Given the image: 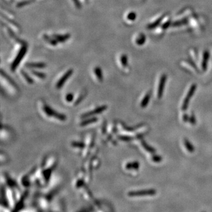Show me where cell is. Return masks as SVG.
Wrapping results in <instances>:
<instances>
[{"instance_id": "cell-1", "label": "cell", "mask_w": 212, "mask_h": 212, "mask_svg": "<svg viewBox=\"0 0 212 212\" xmlns=\"http://www.w3.org/2000/svg\"><path fill=\"white\" fill-rule=\"evenodd\" d=\"M196 84H193L192 87H190L189 91L187 93V96H186L184 100L183 101V105H182V110H186L187 109V107L189 105V103L190 100V98H192V96L194 94V92L196 91Z\"/></svg>"}, {"instance_id": "cell-2", "label": "cell", "mask_w": 212, "mask_h": 212, "mask_svg": "<svg viewBox=\"0 0 212 212\" xmlns=\"http://www.w3.org/2000/svg\"><path fill=\"white\" fill-rule=\"evenodd\" d=\"M44 111L46 113V114L48 116L54 117L56 119L62 121L66 120V116L64 115L57 113L48 106H45L44 107Z\"/></svg>"}, {"instance_id": "cell-3", "label": "cell", "mask_w": 212, "mask_h": 212, "mask_svg": "<svg viewBox=\"0 0 212 212\" xmlns=\"http://www.w3.org/2000/svg\"><path fill=\"white\" fill-rule=\"evenodd\" d=\"M167 80V76L166 74H163L162 75L160 80V82H159V87H158V91H157V97L159 98H160L162 97V95H163V90H164V86L166 84V82Z\"/></svg>"}, {"instance_id": "cell-4", "label": "cell", "mask_w": 212, "mask_h": 212, "mask_svg": "<svg viewBox=\"0 0 212 212\" xmlns=\"http://www.w3.org/2000/svg\"><path fill=\"white\" fill-rule=\"evenodd\" d=\"M107 106H102L101 107H99L96 109L95 110H93L92 111L86 113L85 114H84L83 115H82L81 117H82V118H87L88 117L96 115L97 114H100L101 112L105 111L107 109Z\"/></svg>"}, {"instance_id": "cell-5", "label": "cell", "mask_w": 212, "mask_h": 212, "mask_svg": "<svg viewBox=\"0 0 212 212\" xmlns=\"http://www.w3.org/2000/svg\"><path fill=\"white\" fill-rule=\"evenodd\" d=\"M73 73V70H70L68 71L66 74L63 76L59 80V81H58V83H57L56 87L57 88H60L61 87H62L64 85V84L65 83V82L67 81V80L70 77L71 75Z\"/></svg>"}, {"instance_id": "cell-6", "label": "cell", "mask_w": 212, "mask_h": 212, "mask_svg": "<svg viewBox=\"0 0 212 212\" xmlns=\"http://www.w3.org/2000/svg\"><path fill=\"white\" fill-rule=\"evenodd\" d=\"M25 53V48H24L21 51L20 54L17 56V57L16 58L15 60L14 61L13 64H12V70H14L16 67L18 66V64L20 63V61L23 56L24 55V54Z\"/></svg>"}, {"instance_id": "cell-7", "label": "cell", "mask_w": 212, "mask_h": 212, "mask_svg": "<svg viewBox=\"0 0 212 212\" xmlns=\"http://www.w3.org/2000/svg\"><path fill=\"white\" fill-rule=\"evenodd\" d=\"M154 191L153 190H144V191H137V192H131L129 193V195L130 196H140V195H147V194H152L154 193Z\"/></svg>"}, {"instance_id": "cell-8", "label": "cell", "mask_w": 212, "mask_h": 212, "mask_svg": "<svg viewBox=\"0 0 212 212\" xmlns=\"http://www.w3.org/2000/svg\"><path fill=\"white\" fill-rule=\"evenodd\" d=\"M209 58V54L208 51H205L203 54V63H202V67L205 70L207 67L208 60Z\"/></svg>"}, {"instance_id": "cell-9", "label": "cell", "mask_w": 212, "mask_h": 212, "mask_svg": "<svg viewBox=\"0 0 212 212\" xmlns=\"http://www.w3.org/2000/svg\"><path fill=\"white\" fill-rule=\"evenodd\" d=\"M139 167V162H130L129 163H127L126 165V168L127 169H136L137 170Z\"/></svg>"}, {"instance_id": "cell-10", "label": "cell", "mask_w": 212, "mask_h": 212, "mask_svg": "<svg viewBox=\"0 0 212 212\" xmlns=\"http://www.w3.org/2000/svg\"><path fill=\"white\" fill-rule=\"evenodd\" d=\"M150 97H151V94L150 93H147L146 94V95L144 96V97L143 98V100L141 102V107L144 108L145 107H146L149 103V102L150 101Z\"/></svg>"}, {"instance_id": "cell-11", "label": "cell", "mask_w": 212, "mask_h": 212, "mask_svg": "<svg viewBox=\"0 0 212 212\" xmlns=\"http://www.w3.org/2000/svg\"><path fill=\"white\" fill-rule=\"evenodd\" d=\"M184 146L186 147V149L188 150V152H190V153L194 152V147L192 146V144L189 142V141H188L187 140H184Z\"/></svg>"}, {"instance_id": "cell-12", "label": "cell", "mask_w": 212, "mask_h": 212, "mask_svg": "<svg viewBox=\"0 0 212 212\" xmlns=\"http://www.w3.org/2000/svg\"><path fill=\"white\" fill-rule=\"evenodd\" d=\"M97 120V119L96 118H90V119H88L86 120H84V121H83L81 123V126H87L89 124H91V123H93L94 122H96V121Z\"/></svg>"}, {"instance_id": "cell-13", "label": "cell", "mask_w": 212, "mask_h": 212, "mask_svg": "<svg viewBox=\"0 0 212 212\" xmlns=\"http://www.w3.org/2000/svg\"><path fill=\"white\" fill-rule=\"evenodd\" d=\"M162 19H163V17H160V18H159L157 20L154 21V23H153L151 24L148 25V26H147L148 29H153V28H154L155 27H156L160 23V22L162 21Z\"/></svg>"}, {"instance_id": "cell-14", "label": "cell", "mask_w": 212, "mask_h": 212, "mask_svg": "<svg viewBox=\"0 0 212 212\" xmlns=\"http://www.w3.org/2000/svg\"><path fill=\"white\" fill-rule=\"evenodd\" d=\"M145 41H146V37H145V36L143 35V34H141L138 37V38H137V40H136V43L138 45L141 46V45H143L145 43Z\"/></svg>"}, {"instance_id": "cell-15", "label": "cell", "mask_w": 212, "mask_h": 212, "mask_svg": "<svg viewBox=\"0 0 212 212\" xmlns=\"http://www.w3.org/2000/svg\"><path fill=\"white\" fill-rule=\"evenodd\" d=\"M27 65L29 67L34 68H44L46 66L44 63H29Z\"/></svg>"}, {"instance_id": "cell-16", "label": "cell", "mask_w": 212, "mask_h": 212, "mask_svg": "<svg viewBox=\"0 0 212 212\" xmlns=\"http://www.w3.org/2000/svg\"><path fill=\"white\" fill-rule=\"evenodd\" d=\"M95 73H96V75L98 79L99 80L101 81L103 80V76H102V73H101V69L98 67H97L95 68Z\"/></svg>"}, {"instance_id": "cell-17", "label": "cell", "mask_w": 212, "mask_h": 212, "mask_svg": "<svg viewBox=\"0 0 212 212\" xmlns=\"http://www.w3.org/2000/svg\"><path fill=\"white\" fill-rule=\"evenodd\" d=\"M142 146H143V147L146 150L147 152H150V153H153L155 152L153 148L149 146L147 144H146V143H144L143 141L142 142Z\"/></svg>"}, {"instance_id": "cell-18", "label": "cell", "mask_w": 212, "mask_h": 212, "mask_svg": "<svg viewBox=\"0 0 212 212\" xmlns=\"http://www.w3.org/2000/svg\"><path fill=\"white\" fill-rule=\"evenodd\" d=\"M187 23V20H183L178 21L175 22L173 24V25L174 27H178V26H180V25L185 24Z\"/></svg>"}, {"instance_id": "cell-19", "label": "cell", "mask_w": 212, "mask_h": 212, "mask_svg": "<svg viewBox=\"0 0 212 212\" xmlns=\"http://www.w3.org/2000/svg\"><path fill=\"white\" fill-rule=\"evenodd\" d=\"M72 146L73 147H78V148H83L84 147V144L81 142H73L72 143Z\"/></svg>"}, {"instance_id": "cell-20", "label": "cell", "mask_w": 212, "mask_h": 212, "mask_svg": "<svg viewBox=\"0 0 212 212\" xmlns=\"http://www.w3.org/2000/svg\"><path fill=\"white\" fill-rule=\"evenodd\" d=\"M127 18L129 20H134L136 18V13H133V12H131L129 14V15L127 16Z\"/></svg>"}, {"instance_id": "cell-21", "label": "cell", "mask_w": 212, "mask_h": 212, "mask_svg": "<svg viewBox=\"0 0 212 212\" xmlns=\"http://www.w3.org/2000/svg\"><path fill=\"white\" fill-rule=\"evenodd\" d=\"M121 61L122 64L124 66H126L127 64V57L126 56L123 55L121 56Z\"/></svg>"}, {"instance_id": "cell-22", "label": "cell", "mask_w": 212, "mask_h": 212, "mask_svg": "<svg viewBox=\"0 0 212 212\" xmlns=\"http://www.w3.org/2000/svg\"><path fill=\"white\" fill-rule=\"evenodd\" d=\"M36 76L40 77L41 78H44L46 77V75L44 73H38V72H34Z\"/></svg>"}, {"instance_id": "cell-23", "label": "cell", "mask_w": 212, "mask_h": 212, "mask_svg": "<svg viewBox=\"0 0 212 212\" xmlns=\"http://www.w3.org/2000/svg\"><path fill=\"white\" fill-rule=\"evenodd\" d=\"M73 99V95L72 94H68L66 97V100L68 102H70Z\"/></svg>"}, {"instance_id": "cell-24", "label": "cell", "mask_w": 212, "mask_h": 212, "mask_svg": "<svg viewBox=\"0 0 212 212\" xmlns=\"http://www.w3.org/2000/svg\"><path fill=\"white\" fill-rule=\"evenodd\" d=\"M189 121L190 122V123L192 124H195L196 120H195V117H194L193 115H192L191 116L189 117Z\"/></svg>"}, {"instance_id": "cell-25", "label": "cell", "mask_w": 212, "mask_h": 212, "mask_svg": "<svg viewBox=\"0 0 212 212\" xmlns=\"http://www.w3.org/2000/svg\"><path fill=\"white\" fill-rule=\"evenodd\" d=\"M162 158L161 157L158 156H154L153 157V160L155 162H161Z\"/></svg>"}, {"instance_id": "cell-26", "label": "cell", "mask_w": 212, "mask_h": 212, "mask_svg": "<svg viewBox=\"0 0 212 212\" xmlns=\"http://www.w3.org/2000/svg\"><path fill=\"white\" fill-rule=\"evenodd\" d=\"M170 21H168L162 26V28H163V29H166L170 26Z\"/></svg>"}, {"instance_id": "cell-27", "label": "cell", "mask_w": 212, "mask_h": 212, "mask_svg": "<svg viewBox=\"0 0 212 212\" xmlns=\"http://www.w3.org/2000/svg\"><path fill=\"white\" fill-rule=\"evenodd\" d=\"M119 138H120L121 140H125V141H129V140H131V139L130 137L127 136H120L119 137Z\"/></svg>"}]
</instances>
